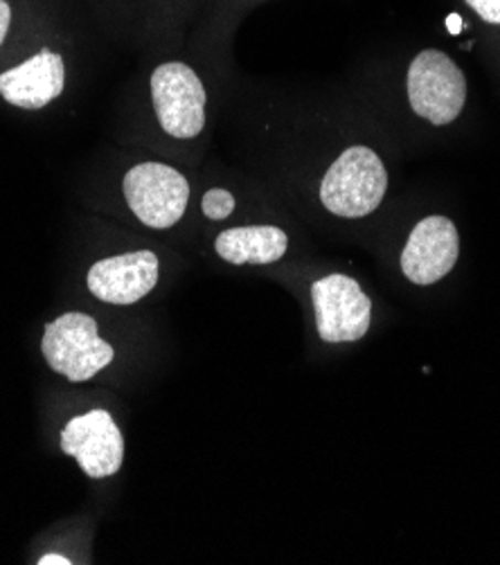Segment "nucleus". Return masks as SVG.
I'll return each instance as SVG.
<instances>
[{"mask_svg":"<svg viewBox=\"0 0 500 565\" xmlns=\"http://www.w3.org/2000/svg\"><path fill=\"white\" fill-rule=\"evenodd\" d=\"M316 327L325 343H354L368 333L372 322V302L359 281L333 273L311 287Z\"/></svg>","mask_w":500,"mask_h":565,"instance_id":"423d86ee","label":"nucleus"},{"mask_svg":"<svg viewBox=\"0 0 500 565\" xmlns=\"http://www.w3.org/2000/svg\"><path fill=\"white\" fill-rule=\"evenodd\" d=\"M214 248L221 259L235 266H264L287 255L289 237L275 225H246V228H231L221 233Z\"/></svg>","mask_w":500,"mask_h":565,"instance_id":"9b49d317","label":"nucleus"},{"mask_svg":"<svg viewBox=\"0 0 500 565\" xmlns=\"http://www.w3.org/2000/svg\"><path fill=\"white\" fill-rule=\"evenodd\" d=\"M151 97L164 134L190 140L203 131L205 88L190 66L181 62L158 66L151 75Z\"/></svg>","mask_w":500,"mask_h":565,"instance_id":"39448f33","label":"nucleus"},{"mask_svg":"<svg viewBox=\"0 0 500 565\" xmlns=\"http://www.w3.org/2000/svg\"><path fill=\"white\" fill-rule=\"evenodd\" d=\"M201 210L212 221H224L235 210V196L228 190L212 188V190L205 192V196L201 201Z\"/></svg>","mask_w":500,"mask_h":565,"instance_id":"f8f14e48","label":"nucleus"},{"mask_svg":"<svg viewBox=\"0 0 500 565\" xmlns=\"http://www.w3.org/2000/svg\"><path fill=\"white\" fill-rule=\"evenodd\" d=\"M10 21H12V10L6 3V0H0V45H3L8 30H10Z\"/></svg>","mask_w":500,"mask_h":565,"instance_id":"4468645a","label":"nucleus"},{"mask_svg":"<svg viewBox=\"0 0 500 565\" xmlns=\"http://www.w3.org/2000/svg\"><path fill=\"white\" fill-rule=\"evenodd\" d=\"M66 84L64 60L52 50H41L39 54L8 73L0 75V95L19 108H43L52 99H57Z\"/></svg>","mask_w":500,"mask_h":565,"instance_id":"9d476101","label":"nucleus"},{"mask_svg":"<svg viewBox=\"0 0 500 565\" xmlns=\"http://www.w3.org/2000/svg\"><path fill=\"white\" fill-rule=\"evenodd\" d=\"M467 6L487 23H500V0H467Z\"/></svg>","mask_w":500,"mask_h":565,"instance_id":"ddd939ff","label":"nucleus"},{"mask_svg":"<svg viewBox=\"0 0 500 565\" xmlns=\"http://www.w3.org/2000/svg\"><path fill=\"white\" fill-rule=\"evenodd\" d=\"M408 102L430 125H451L467 102L465 73L449 54L439 50L419 52L408 68Z\"/></svg>","mask_w":500,"mask_h":565,"instance_id":"7ed1b4c3","label":"nucleus"},{"mask_svg":"<svg viewBox=\"0 0 500 565\" xmlns=\"http://www.w3.org/2000/svg\"><path fill=\"white\" fill-rule=\"evenodd\" d=\"M158 257L151 250L99 259L88 270V291L108 305H136L158 285Z\"/></svg>","mask_w":500,"mask_h":565,"instance_id":"1a4fd4ad","label":"nucleus"},{"mask_svg":"<svg viewBox=\"0 0 500 565\" xmlns=\"http://www.w3.org/2000/svg\"><path fill=\"white\" fill-rule=\"evenodd\" d=\"M387 190V172L370 147H350L320 183L322 205L337 216L361 218L374 212Z\"/></svg>","mask_w":500,"mask_h":565,"instance_id":"f257e3e1","label":"nucleus"},{"mask_svg":"<svg viewBox=\"0 0 500 565\" xmlns=\"http://www.w3.org/2000/svg\"><path fill=\"white\" fill-rule=\"evenodd\" d=\"M123 188L131 212L149 228H172L188 210L190 183L170 164H136L125 177Z\"/></svg>","mask_w":500,"mask_h":565,"instance_id":"20e7f679","label":"nucleus"},{"mask_svg":"<svg viewBox=\"0 0 500 565\" xmlns=\"http://www.w3.org/2000/svg\"><path fill=\"white\" fill-rule=\"evenodd\" d=\"M447 28H449L454 34H460V32H462V19H460V14H451V17L447 19Z\"/></svg>","mask_w":500,"mask_h":565,"instance_id":"dca6fc26","label":"nucleus"},{"mask_svg":"<svg viewBox=\"0 0 500 565\" xmlns=\"http://www.w3.org/2000/svg\"><path fill=\"white\" fill-rule=\"evenodd\" d=\"M41 565H47V563H62V565H71L73 561H68L66 556H57V554H45L41 561Z\"/></svg>","mask_w":500,"mask_h":565,"instance_id":"2eb2a0df","label":"nucleus"},{"mask_svg":"<svg viewBox=\"0 0 500 565\" xmlns=\"http://www.w3.org/2000/svg\"><path fill=\"white\" fill-rule=\"evenodd\" d=\"M41 350L52 372L73 383L91 381L114 361V348L97 335V322L88 313L71 311L45 327Z\"/></svg>","mask_w":500,"mask_h":565,"instance_id":"f03ea898","label":"nucleus"},{"mask_svg":"<svg viewBox=\"0 0 500 565\" xmlns=\"http://www.w3.org/2000/svg\"><path fill=\"white\" fill-rule=\"evenodd\" d=\"M460 257V235L447 216L422 218L402 253V270L417 287L447 277Z\"/></svg>","mask_w":500,"mask_h":565,"instance_id":"6e6552de","label":"nucleus"},{"mask_svg":"<svg viewBox=\"0 0 500 565\" xmlns=\"http://www.w3.org/2000/svg\"><path fill=\"white\" fill-rule=\"evenodd\" d=\"M62 450L77 460L88 478L102 480L120 471L125 439L106 411H91L66 424L62 430Z\"/></svg>","mask_w":500,"mask_h":565,"instance_id":"0eeeda50","label":"nucleus"}]
</instances>
